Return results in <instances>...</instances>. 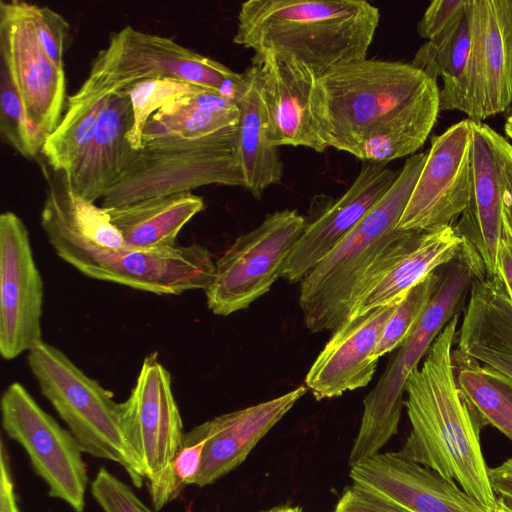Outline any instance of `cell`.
I'll use <instances>...</instances> for the list:
<instances>
[{"instance_id": "1", "label": "cell", "mask_w": 512, "mask_h": 512, "mask_svg": "<svg viewBox=\"0 0 512 512\" xmlns=\"http://www.w3.org/2000/svg\"><path fill=\"white\" fill-rule=\"evenodd\" d=\"M329 147L363 162L414 155L439 115L437 82L410 63L362 59L319 76Z\"/></svg>"}, {"instance_id": "2", "label": "cell", "mask_w": 512, "mask_h": 512, "mask_svg": "<svg viewBox=\"0 0 512 512\" xmlns=\"http://www.w3.org/2000/svg\"><path fill=\"white\" fill-rule=\"evenodd\" d=\"M458 320L459 313L435 338L421 368L414 369L406 382L404 406L412 429L398 452L453 480L494 512L497 497L480 441L485 425L461 393L452 364Z\"/></svg>"}, {"instance_id": "3", "label": "cell", "mask_w": 512, "mask_h": 512, "mask_svg": "<svg viewBox=\"0 0 512 512\" xmlns=\"http://www.w3.org/2000/svg\"><path fill=\"white\" fill-rule=\"evenodd\" d=\"M379 21L378 8L363 0H249L240 6L233 42L285 53L321 76L366 59Z\"/></svg>"}, {"instance_id": "4", "label": "cell", "mask_w": 512, "mask_h": 512, "mask_svg": "<svg viewBox=\"0 0 512 512\" xmlns=\"http://www.w3.org/2000/svg\"><path fill=\"white\" fill-rule=\"evenodd\" d=\"M426 157L407 158L385 195L301 280L299 303L312 332L334 331L347 318L368 271L401 233L396 228Z\"/></svg>"}, {"instance_id": "5", "label": "cell", "mask_w": 512, "mask_h": 512, "mask_svg": "<svg viewBox=\"0 0 512 512\" xmlns=\"http://www.w3.org/2000/svg\"><path fill=\"white\" fill-rule=\"evenodd\" d=\"M157 78L212 89L235 102L248 82L246 72H234L170 38L127 25L111 34L107 47L92 61L87 79L68 98L67 108L103 103L114 93Z\"/></svg>"}, {"instance_id": "6", "label": "cell", "mask_w": 512, "mask_h": 512, "mask_svg": "<svg viewBox=\"0 0 512 512\" xmlns=\"http://www.w3.org/2000/svg\"><path fill=\"white\" fill-rule=\"evenodd\" d=\"M440 273L439 284L424 312L363 400L359 430L348 457L350 467L379 454L397 434L410 374L458 313L474 281L481 276V269L475 256L462 247L452 260L440 267Z\"/></svg>"}, {"instance_id": "7", "label": "cell", "mask_w": 512, "mask_h": 512, "mask_svg": "<svg viewBox=\"0 0 512 512\" xmlns=\"http://www.w3.org/2000/svg\"><path fill=\"white\" fill-rule=\"evenodd\" d=\"M28 365L83 453L122 466L137 488L145 483L140 460L128 439L122 404L86 375L63 351L44 341L28 352Z\"/></svg>"}, {"instance_id": "8", "label": "cell", "mask_w": 512, "mask_h": 512, "mask_svg": "<svg viewBox=\"0 0 512 512\" xmlns=\"http://www.w3.org/2000/svg\"><path fill=\"white\" fill-rule=\"evenodd\" d=\"M41 226L55 253L93 279L158 295H179L205 291L214 278L212 254L199 244L156 250L128 245L108 248L48 221L41 220Z\"/></svg>"}, {"instance_id": "9", "label": "cell", "mask_w": 512, "mask_h": 512, "mask_svg": "<svg viewBox=\"0 0 512 512\" xmlns=\"http://www.w3.org/2000/svg\"><path fill=\"white\" fill-rule=\"evenodd\" d=\"M238 127L199 139L158 138L144 141L102 208L191 192L212 185L242 186L236 154Z\"/></svg>"}, {"instance_id": "10", "label": "cell", "mask_w": 512, "mask_h": 512, "mask_svg": "<svg viewBox=\"0 0 512 512\" xmlns=\"http://www.w3.org/2000/svg\"><path fill=\"white\" fill-rule=\"evenodd\" d=\"M121 404L128 439L142 465L154 510L159 511L182 492L173 462L185 432L171 374L157 352L144 358L136 383Z\"/></svg>"}, {"instance_id": "11", "label": "cell", "mask_w": 512, "mask_h": 512, "mask_svg": "<svg viewBox=\"0 0 512 512\" xmlns=\"http://www.w3.org/2000/svg\"><path fill=\"white\" fill-rule=\"evenodd\" d=\"M306 224L297 210L285 209L268 214L238 237L215 262L214 278L205 290L208 308L227 316L269 292Z\"/></svg>"}, {"instance_id": "12", "label": "cell", "mask_w": 512, "mask_h": 512, "mask_svg": "<svg viewBox=\"0 0 512 512\" xmlns=\"http://www.w3.org/2000/svg\"><path fill=\"white\" fill-rule=\"evenodd\" d=\"M2 428L25 450L34 472L45 482L49 497L83 512L88 485L83 451L72 433L43 410L19 382L1 397Z\"/></svg>"}, {"instance_id": "13", "label": "cell", "mask_w": 512, "mask_h": 512, "mask_svg": "<svg viewBox=\"0 0 512 512\" xmlns=\"http://www.w3.org/2000/svg\"><path fill=\"white\" fill-rule=\"evenodd\" d=\"M0 65L10 75L28 123L44 145L63 117L66 77L42 48L28 2H0Z\"/></svg>"}, {"instance_id": "14", "label": "cell", "mask_w": 512, "mask_h": 512, "mask_svg": "<svg viewBox=\"0 0 512 512\" xmlns=\"http://www.w3.org/2000/svg\"><path fill=\"white\" fill-rule=\"evenodd\" d=\"M252 65L268 143L326 151L319 76L300 60L271 50L255 53Z\"/></svg>"}, {"instance_id": "15", "label": "cell", "mask_w": 512, "mask_h": 512, "mask_svg": "<svg viewBox=\"0 0 512 512\" xmlns=\"http://www.w3.org/2000/svg\"><path fill=\"white\" fill-rule=\"evenodd\" d=\"M471 149L468 118L431 138L426 161L397 230L420 232L455 226L469 202Z\"/></svg>"}, {"instance_id": "16", "label": "cell", "mask_w": 512, "mask_h": 512, "mask_svg": "<svg viewBox=\"0 0 512 512\" xmlns=\"http://www.w3.org/2000/svg\"><path fill=\"white\" fill-rule=\"evenodd\" d=\"M43 280L29 232L11 211L0 215V353L12 360L42 342Z\"/></svg>"}, {"instance_id": "17", "label": "cell", "mask_w": 512, "mask_h": 512, "mask_svg": "<svg viewBox=\"0 0 512 512\" xmlns=\"http://www.w3.org/2000/svg\"><path fill=\"white\" fill-rule=\"evenodd\" d=\"M471 129L470 197L454 227L479 258L486 277H493L498 273L503 197L512 145L486 123L471 121Z\"/></svg>"}, {"instance_id": "18", "label": "cell", "mask_w": 512, "mask_h": 512, "mask_svg": "<svg viewBox=\"0 0 512 512\" xmlns=\"http://www.w3.org/2000/svg\"><path fill=\"white\" fill-rule=\"evenodd\" d=\"M471 53L468 119H484L512 107V0H469Z\"/></svg>"}, {"instance_id": "19", "label": "cell", "mask_w": 512, "mask_h": 512, "mask_svg": "<svg viewBox=\"0 0 512 512\" xmlns=\"http://www.w3.org/2000/svg\"><path fill=\"white\" fill-rule=\"evenodd\" d=\"M462 243L454 226L402 231L368 271L347 318L404 298L412 287L452 260Z\"/></svg>"}, {"instance_id": "20", "label": "cell", "mask_w": 512, "mask_h": 512, "mask_svg": "<svg viewBox=\"0 0 512 512\" xmlns=\"http://www.w3.org/2000/svg\"><path fill=\"white\" fill-rule=\"evenodd\" d=\"M350 478L411 512H493L456 482L399 452L376 454L350 467Z\"/></svg>"}, {"instance_id": "21", "label": "cell", "mask_w": 512, "mask_h": 512, "mask_svg": "<svg viewBox=\"0 0 512 512\" xmlns=\"http://www.w3.org/2000/svg\"><path fill=\"white\" fill-rule=\"evenodd\" d=\"M402 299L348 317L333 331L305 378L306 388L317 400L340 396L371 381L378 361L376 347Z\"/></svg>"}, {"instance_id": "22", "label": "cell", "mask_w": 512, "mask_h": 512, "mask_svg": "<svg viewBox=\"0 0 512 512\" xmlns=\"http://www.w3.org/2000/svg\"><path fill=\"white\" fill-rule=\"evenodd\" d=\"M400 170L365 161L350 188L306 227L285 260L280 277L301 281L391 188Z\"/></svg>"}, {"instance_id": "23", "label": "cell", "mask_w": 512, "mask_h": 512, "mask_svg": "<svg viewBox=\"0 0 512 512\" xmlns=\"http://www.w3.org/2000/svg\"><path fill=\"white\" fill-rule=\"evenodd\" d=\"M306 391L300 386L271 400L205 421L202 464L194 485H211L240 466Z\"/></svg>"}, {"instance_id": "24", "label": "cell", "mask_w": 512, "mask_h": 512, "mask_svg": "<svg viewBox=\"0 0 512 512\" xmlns=\"http://www.w3.org/2000/svg\"><path fill=\"white\" fill-rule=\"evenodd\" d=\"M133 122L128 93L112 94L89 141L66 172L70 187L79 197L95 203L123 175L137 152L127 139Z\"/></svg>"}, {"instance_id": "25", "label": "cell", "mask_w": 512, "mask_h": 512, "mask_svg": "<svg viewBox=\"0 0 512 512\" xmlns=\"http://www.w3.org/2000/svg\"><path fill=\"white\" fill-rule=\"evenodd\" d=\"M204 207L202 197L185 192L105 209L129 247L156 250L177 246L182 228Z\"/></svg>"}, {"instance_id": "26", "label": "cell", "mask_w": 512, "mask_h": 512, "mask_svg": "<svg viewBox=\"0 0 512 512\" xmlns=\"http://www.w3.org/2000/svg\"><path fill=\"white\" fill-rule=\"evenodd\" d=\"M238 104L219 92L199 88L157 110L143 130V142L158 138L199 139L238 127Z\"/></svg>"}, {"instance_id": "27", "label": "cell", "mask_w": 512, "mask_h": 512, "mask_svg": "<svg viewBox=\"0 0 512 512\" xmlns=\"http://www.w3.org/2000/svg\"><path fill=\"white\" fill-rule=\"evenodd\" d=\"M248 82L236 103L240 110L236 154L244 179V187L257 200L266 188L279 183L283 164L278 148L268 143L255 67L246 71Z\"/></svg>"}, {"instance_id": "28", "label": "cell", "mask_w": 512, "mask_h": 512, "mask_svg": "<svg viewBox=\"0 0 512 512\" xmlns=\"http://www.w3.org/2000/svg\"><path fill=\"white\" fill-rule=\"evenodd\" d=\"M470 53L471 24L467 4L461 18L439 36L426 41L410 62L432 80L442 79L441 111H460L467 115Z\"/></svg>"}, {"instance_id": "29", "label": "cell", "mask_w": 512, "mask_h": 512, "mask_svg": "<svg viewBox=\"0 0 512 512\" xmlns=\"http://www.w3.org/2000/svg\"><path fill=\"white\" fill-rule=\"evenodd\" d=\"M456 383L484 425L512 441V379L458 349L451 352Z\"/></svg>"}, {"instance_id": "30", "label": "cell", "mask_w": 512, "mask_h": 512, "mask_svg": "<svg viewBox=\"0 0 512 512\" xmlns=\"http://www.w3.org/2000/svg\"><path fill=\"white\" fill-rule=\"evenodd\" d=\"M201 87L173 79H149L133 85L128 93L134 122L127 139L133 149L143 146V130L148 119L160 108L173 100L194 92Z\"/></svg>"}, {"instance_id": "31", "label": "cell", "mask_w": 512, "mask_h": 512, "mask_svg": "<svg viewBox=\"0 0 512 512\" xmlns=\"http://www.w3.org/2000/svg\"><path fill=\"white\" fill-rule=\"evenodd\" d=\"M440 277L439 267L406 293L384 327L374 353L377 359L398 348L407 338L434 294Z\"/></svg>"}, {"instance_id": "32", "label": "cell", "mask_w": 512, "mask_h": 512, "mask_svg": "<svg viewBox=\"0 0 512 512\" xmlns=\"http://www.w3.org/2000/svg\"><path fill=\"white\" fill-rule=\"evenodd\" d=\"M0 133L4 142L23 157L34 158L41 153L43 144L30 127L19 93L1 65Z\"/></svg>"}, {"instance_id": "33", "label": "cell", "mask_w": 512, "mask_h": 512, "mask_svg": "<svg viewBox=\"0 0 512 512\" xmlns=\"http://www.w3.org/2000/svg\"><path fill=\"white\" fill-rule=\"evenodd\" d=\"M90 492L104 512H154L129 485L105 467L97 471Z\"/></svg>"}, {"instance_id": "34", "label": "cell", "mask_w": 512, "mask_h": 512, "mask_svg": "<svg viewBox=\"0 0 512 512\" xmlns=\"http://www.w3.org/2000/svg\"><path fill=\"white\" fill-rule=\"evenodd\" d=\"M38 40L53 63L64 69L63 57L71 42V31L63 16L49 7L32 4Z\"/></svg>"}, {"instance_id": "35", "label": "cell", "mask_w": 512, "mask_h": 512, "mask_svg": "<svg viewBox=\"0 0 512 512\" xmlns=\"http://www.w3.org/2000/svg\"><path fill=\"white\" fill-rule=\"evenodd\" d=\"M206 440L205 423L185 432L182 447L173 462V473L177 485L183 491L194 485L199 474Z\"/></svg>"}, {"instance_id": "36", "label": "cell", "mask_w": 512, "mask_h": 512, "mask_svg": "<svg viewBox=\"0 0 512 512\" xmlns=\"http://www.w3.org/2000/svg\"><path fill=\"white\" fill-rule=\"evenodd\" d=\"M468 0H435L424 12L417 25L419 35L427 41L442 34L464 14Z\"/></svg>"}, {"instance_id": "37", "label": "cell", "mask_w": 512, "mask_h": 512, "mask_svg": "<svg viewBox=\"0 0 512 512\" xmlns=\"http://www.w3.org/2000/svg\"><path fill=\"white\" fill-rule=\"evenodd\" d=\"M334 512H411L353 483L343 490Z\"/></svg>"}, {"instance_id": "38", "label": "cell", "mask_w": 512, "mask_h": 512, "mask_svg": "<svg viewBox=\"0 0 512 512\" xmlns=\"http://www.w3.org/2000/svg\"><path fill=\"white\" fill-rule=\"evenodd\" d=\"M0 512H20L10 457L3 440L0 442Z\"/></svg>"}, {"instance_id": "39", "label": "cell", "mask_w": 512, "mask_h": 512, "mask_svg": "<svg viewBox=\"0 0 512 512\" xmlns=\"http://www.w3.org/2000/svg\"><path fill=\"white\" fill-rule=\"evenodd\" d=\"M488 476L496 497L512 503V458L506 459L499 466L489 467Z\"/></svg>"}, {"instance_id": "40", "label": "cell", "mask_w": 512, "mask_h": 512, "mask_svg": "<svg viewBox=\"0 0 512 512\" xmlns=\"http://www.w3.org/2000/svg\"><path fill=\"white\" fill-rule=\"evenodd\" d=\"M498 274L503 279L512 301V244L504 231L498 258Z\"/></svg>"}, {"instance_id": "41", "label": "cell", "mask_w": 512, "mask_h": 512, "mask_svg": "<svg viewBox=\"0 0 512 512\" xmlns=\"http://www.w3.org/2000/svg\"><path fill=\"white\" fill-rule=\"evenodd\" d=\"M504 232L512 244V164L506 175V185L503 197Z\"/></svg>"}, {"instance_id": "42", "label": "cell", "mask_w": 512, "mask_h": 512, "mask_svg": "<svg viewBox=\"0 0 512 512\" xmlns=\"http://www.w3.org/2000/svg\"><path fill=\"white\" fill-rule=\"evenodd\" d=\"M505 134L512 140V107L505 112Z\"/></svg>"}, {"instance_id": "43", "label": "cell", "mask_w": 512, "mask_h": 512, "mask_svg": "<svg viewBox=\"0 0 512 512\" xmlns=\"http://www.w3.org/2000/svg\"><path fill=\"white\" fill-rule=\"evenodd\" d=\"M494 512H512V503L497 497L496 508Z\"/></svg>"}, {"instance_id": "44", "label": "cell", "mask_w": 512, "mask_h": 512, "mask_svg": "<svg viewBox=\"0 0 512 512\" xmlns=\"http://www.w3.org/2000/svg\"><path fill=\"white\" fill-rule=\"evenodd\" d=\"M285 508H286L285 505H280V506L271 507L269 509H266V510H263L260 512H284Z\"/></svg>"}, {"instance_id": "45", "label": "cell", "mask_w": 512, "mask_h": 512, "mask_svg": "<svg viewBox=\"0 0 512 512\" xmlns=\"http://www.w3.org/2000/svg\"><path fill=\"white\" fill-rule=\"evenodd\" d=\"M284 512H302L299 506H286Z\"/></svg>"}]
</instances>
